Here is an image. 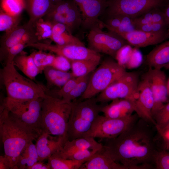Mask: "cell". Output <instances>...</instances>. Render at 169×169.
Returning a JSON list of instances; mask_svg holds the SVG:
<instances>
[{
	"mask_svg": "<svg viewBox=\"0 0 169 169\" xmlns=\"http://www.w3.org/2000/svg\"><path fill=\"white\" fill-rule=\"evenodd\" d=\"M25 9L29 17V22H35L44 17L50 10L53 4L50 0H23Z\"/></svg>",
	"mask_w": 169,
	"mask_h": 169,
	"instance_id": "cb8c5ba5",
	"label": "cell"
},
{
	"mask_svg": "<svg viewBox=\"0 0 169 169\" xmlns=\"http://www.w3.org/2000/svg\"><path fill=\"white\" fill-rule=\"evenodd\" d=\"M43 71L47 89L53 86L60 88L69 79L74 77L72 72L63 71L51 66L46 67Z\"/></svg>",
	"mask_w": 169,
	"mask_h": 169,
	"instance_id": "d4e9b609",
	"label": "cell"
},
{
	"mask_svg": "<svg viewBox=\"0 0 169 169\" xmlns=\"http://www.w3.org/2000/svg\"><path fill=\"white\" fill-rule=\"evenodd\" d=\"M71 109L72 102L46 94L42 103L43 133L56 136L67 135V125Z\"/></svg>",
	"mask_w": 169,
	"mask_h": 169,
	"instance_id": "277c9868",
	"label": "cell"
},
{
	"mask_svg": "<svg viewBox=\"0 0 169 169\" xmlns=\"http://www.w3.org/2000/svg\"><path fill=\"white\" fill-rule=\"evenodd\" d=\"M12 116L2 104L0 108V135L4 156L8 160L10 169H16L18 158L31 142L41 135Z\"/></svg>",
	"mask_w": 169,
	"mask_h": 169,
	"instance_id": "7a4b0ae2",
	"label": "cell"
},
{
	"mask_svg": "<svg viewBox=\"0 0 169 169\" xmlns=\"http://www.w3.org/2000/svg\"><path fill=\"white\" fill-rule=\"evenodd\" d=\"M34 28L33 24L28 22L22 26H18L9 34L2 37L0 41V60H4L8 50L21 42L23 37Z\"/></svg>",
	"mask_w": 169,
	"mask_h": 169,
	"instance_id": "44dd1931",
	"label": "cell"
},
{
	"mask_svg": "<svg viewBox=\"0 0 169 169\" xmlns=\"http://www.w3.org/2000/svg\"><path fill=\"white\" fill-rule=\"evenodd\" d=\"M26 47L27 44L20 42L10 48L8 51L4 59L5 64L13 63L15 58Z\"/></svg>",
	"mask_w": 169,
	"mask_h": 169,
	"instance_id": "b9f144b4",
	"label": "cell"
},
{
	"mask_svg": "<svg viewBox=\"0 0 169 169\" xmlns=\"http://www.w3.org/2000/svg\"><path fill=\"white\" fill-rule=\"evenodd\" d=\"M63 0H50L52 3L54 5L55 4Z\"/></svg>",
	"mask_w": 169,
	"mask_h": 169,
	"instance_id": "c3c4849f",
	"label": "cell"
},
{
	"mask_svg": "<svg viewBox=\"0 0 169 169\" xmlns=\"http://www.w3.org/2000/svg\"><path fill=\"white\" fill-rule=\"evenodd\" d=\"M126 71L112 59H105L90 76L87 88L81 98H90L101 93Z\"/></svg>",
	"mask_w": 169,
	"mask_h": 169,
	"instance_id": "8992f818",
	"label": "cell"
},
{
	"mask_svg": "<svg viewBox=\"0 0 169 169\" xmlns=\"http://www.w3.org/2000/svg\"><path fill=\"white\" fill-rule=\"evenodd\" d=\"M132 20L135 27L138 26L152 23L169 24V23L161 8L149 10L132 18Z\"/></svg>",
	"mask_w": 169,
	"mask_h": 169,
	"instance_id": "4316f807",
	"label": "cell"
},
{
	"mask_svg": "<svg viewBox=\"0 0 169 169\" xmlns=\"http://www.w3.org/2000/svg\"><path fill=\"white\" fill-rule=\"evenodd\" d=\"M149 68L161 69L169 64V40L154 48L146 56L145 61Z\"/></svg>",
	"mask_w": 169,
	"mask_h": 169,
	"instance_id": "7402d4cb",
	"label": "cell"
},
{
	"mask_svg": "<svg viewBox=\"0 0 169 169\" xmlns=\"http://www.w3.org/2000/svg\"><path fill=\"white\" fill-rule=\"evenodd\" d=\"M0 169H10L9 161L4 155L0 156Z\"/></svg>",
	"mask_w": 169,
	"mask_h": 169,
	"instance_id": "bcb514c9",
	"label": "cell"
},
{
	"mask_svg": "<svg viewBox=\"0 0 169 169\" xmlns=\"http://www.w3.org/2000/svg\"><path fill=\"white\" fill-rule=\"evenodd\" d=\"M28 47L43 51H48L63 56L71 61L82 60H92L100 61L99 53L85 45L76 44L60 46L41 42L28 44Z\"/></svg>",
	"mask_w": 169,
	"mask_h": 169,
	"instance_id": "4fadbf2b",
	"label": "cell"
},
{
	"mask_svg": "<svg viewBox=\"0 0 169 169\" xmlns=\"http://www.w3.org/2000/svg\"><path fill=\"white\" fill-rule=\"evenodd\" d=\"M44 17L45 20L52 23L64 24L71 33L82 24L79 9L73 0H63L53 5Z\"/></svg>",
	"mask_w": 169,
	"mask_h": 169,
	"instance_id": "7c38bea8",
	"label": "cell"
},
{
	"mask_svg": "<svg viewBox=\"0 0 169 169\" xmlns=\"http://www.w3.org/2000/svg\"><path fill=\"white\" fill-rule=\"evenodd\" d=\"M164 0H108L103 14L124 15L132 18L153 8H161Z\"/></svg>",
	"mask_w": 169,
	"mask_h": 169,
	"instance_id": "30bf717a",
	"label": "cell"
},
{
	"mask_svg": "<svg viewBox=\"0 0 169 169\" xmlns=\"http://www.w3.org/2000/svg\"><path fill=\"white\" fill-rule=\"evenodd\" d=\"M103 147V144L97 142L94 138L82 137L70 141L67 140L62 149L53 155L66 159L79 150L85 149L100 150Z\"/></svg>",
	"mask_w": 169,
	"mask_h": 169,
	"instance_id": "d6986e66",
	"label": "cell"
},
{
	"mask_svg": "<svg viewBox=\"0 0 169 169\" xmlns=\"http://www.w3.org/2000/svg\"><path fill=\"white\" fill-rule=\"evenodd\" d=\"M21 14L14 15L2 9L0 12V31H4L5 35L10 33L18 26L21 20Z\"/></svg>",
	"mask_w": 169,
	"mask_h": 169,
	"instance_id": "4dcf8cb0",
	"label": "cell"
},
{
	"mask_svg": "<svg viewBox=\"0 0 169 169\" xmlns=\"http://www.w3.org/2000/svg\"><path fill=\"white\" fill-rule=\"evenodd\" d=\"M136 29L150 33L169 31V24L161 23H152L138 26Z\"/></svg>",
	"mask_w": 169,
	"mask_h": 169,
	"instance_id": "ab89813d",
	"label": "cell"
},
{
	"mask_svg": "<svg viewBox=\"0 0 169 169\" xmlns=\"http://www.w3.org/2000/svg\"><path fill=\"white\" fill-rule=\"evenodd\" d=\"M90 74L81 77L74 88L62 99L68 102H71L77 98L81 97L85 91L88 87L90 76Z\"/></svg>",
	"mask_w": 169,
	"mask_h": 169,
	"instance_id": "836d02e7",
	"label": "cell"
},
{
	"mask_svg": "<svg viewBox=\"0 0 169 169\" xmlns=\"http://www.w3.org/2000/svg\"><path fill=\"white\" fill-rule=\"evenodd\" d=\"M30 55L40 73L46 67L52 66L55 57V56L53 54L46 53L40 50L33 52Z\"/></svg>",
	"mask_w": 169,
	"mask_h": 169,
	"instance_id": "1f68e13d",
	"label": "cell"
},
{
	"mask_svg": "<svg viewBox=\"0 0 169 169\" xmlns=\"http://www.w3.org/2000/svg\"><path fill=\"white\" fill-rule=\"evenodd\" d=\"M50 39L56 44L60 46L72 44L85 45L78 38L73 36L68 31L59 34H52Z\"/></svg>",
	"mask_w": 169,
	"mask_h": 169,
	"instance_id": "e575fe53",
	"label": "cell"
},
{
	"mask_svg": "<svg viewBox=\"0 0 169 169\" xmlns=\"http://www.w3.org/2000/svg\"><path fill=\"white\" fill-rule=\"evenodd\" d=\"M13 63L31 80H35L36 76L40 73L30 54L29 55L18 54L14 59Z\"/></svg>",
	"mask_w": 169,
	"mask_h": 169,
	"instance_id": "484cf974",
	"label": "cell"
},
{
	"mask_svg": "<svg viewBox=\"0 0 169 169\" xmlns=\"http://www.w3.org/2000/svg\"><path fill=\"white\" fill-rule=\"evenodd\" d=\"M139 81L137 72L126 71L100 93L96 98V100L98 102L105 103L117 99H125L132 102L136 107L137 91Z\"/></svg>",
	"mask_w": 169,
	"mask_h": 169,
	"instance_id": "52a82bcc",
	"label": "cell"
},
{
	"mask_svg": "<svg viewBox=\"0 0 169 169\" xmlns=\"http://www.w3.org/2000/svg\"><path fill=\"white\" fill-rule=\"evenodd\" d=\"M164 68L166 69L169 70V64L166 65Z\"/></svg>",
	"mask_w": 169,
	"mask_h": 169,
	"instance_id": "681fc988",
	"label": "cell"
},
{
	"mask_svg": "<svg viewBox=\"0 0 169 169\" xmlns=\"http://www.w3.org/2000/svg\"><path fill=\"white\" fill-rule=\"evenodd\" d=\"M51 169H78L85 162L65 159L52 155L48 159Z\"/></svg>",
	"mask_w": 169,
	"mask_h": 169,
	"instance_id": "f546056e",
	"label": "cell"
},
{
	"mask_svg": "<svg viewBox=\"0 0 169 169\" xmlns=\"http://www.w3.org/2000/svg\"><path fill=\"white\" fill-rule=\"evenodd\" d=\"M33 25L39 42L42 40L50 39L53 33L52 23L42 18L35 22Z\"/></svg>",
	"mask_w": 169,
	"mask_h": 169,
	"instance_id": "d6a6232c",
	"label": "cell"
},
{
	"mask_svg": "<svg viewBox=\"0 0 169 169\" xmlns=\"http://www.w3.org/2000/svg\"><path fill=\"white\" fill-rule=\"evenodd\" d=\"M100 151L90 149H84L74 152L66 159L78 161H87L94 154Z\"/></svg>",
	"mask_w": 169,
	"mask_h": 169,
	"instance_id": "60d3db41",
	"label": "cell"
},
{
	"mask_svg": "<svg viewBox=\"0 0 169 169\" xmlns=\"http://www.w3.org/2000/svg\"><path fill=\"white\" fill-rule=\"evenodd\" d=\"M77 6L81 17V26L90 30L99 26V17L104 13L108 0H73Z\"/></svg>",
	"mask_w": 169,
	"mask_h": 169,
	"instance_id": "9a60e30c",
	"label": "cell"
},
{
	"mask_svg": "<svg viewBox=\"0 0 169 169\" xmlns=\"http://www.w3.org/2000/svg\"><path fill=\"white\" fill-rule=\"evenodd\" d=\"M52 23L53 24L52 34H59L68 31L66 26L63 24L59 23Z\"/></svg>",
	"mask_w": 169,
	"mask_h": 169,
	"instance_id": "ee69618b",
	"label": "cell"
},
{
	"mask_svg": "<svg viewBox=\"0 0 169 169\" xmlns=\"http://www.w3.org/2000/svg\"><path fill=\"white\" fill-rule=\"evenodd\" d=\"M137 92L136 113L140 118L155 126L156 124L151 115L154 105L153 95L148 80L144 76L139 81Z\"/></svg>",
	"mask_w": 169,
	"mask_h": 169,
	"instance_id": "2e32d148",
	"label": "cell"
},
{
	"mask_svg": "<svg viewBox=\"0 0 169 169\" xmlns=\"http://www.w3.org/2000/svg\"><path fill=\"white\" fill-rule=\"evenodd\" d=\"M51 66L63 71L68 72L71 69V61L63 56L57 55Z\"/></svg>",
	"mask_w": 169,
	"mask_h": 169,
	"instance_id": "7bdbcfd3",
	"label": "cell"
},
{
	"mask_svg": "<svg viewBox=\"0 0 169 169\" xmlns=\"http://www.w3.org/2000/svg\"><path fill=\"white\" fill-rule=\"evenodd\" d=\"M109 104L103 106L101 112L105 116L112 119H122L131 116L136 112L135 105L131 101L117 99L111 101Z\"/></svg>",
	"mask_w": 169,
	"mask_h": 169,
	"instance_id": "ffe728a7",
	"label": "cell"
},
{
	"mask_svg": "<svg viewBox=\"0 0 169 169\" xmlns=\"http://www.w3.org/2000/svg\"><path fill=\"white\" fill-rule=\"evenodd\" d=\"M52 136L45 133H42L36 140L35 144L39 157V161L48 159L56 153L59 151L68 140L67 135L59 136L54 139Z\"/></svg>",
	"mask_w": 169,
	"mask_h": 169,
	"instance_id": "ac0fdd59",
	"label": "cell"
},
{
	"mask_svg": "<svg viewBox=\"0 0 169 169\" xmlns=\"http://www.w3.org/2000/svg\"><path fill=\"white\" fill-rule=\"evenodd\" d=\"M0 79L5 88L6 101H22L46 95L45 87L19 73L13 63L6 64L0 70Z\"/></svg>",
	"mask_w": 169,
	"mask_h": 169,
	"instance_id": "3957f363",
	"label": "cell"
},
{
	"mask_svg": "<svg viewBox=\"0 0 169 169\" xmlns=\"http://www.w3.org/2000/svg\"><path fill=\"white\" fill-rule=\"evenodd\" d=\"M1 7L5 12L14 15L21 14L25 9L23 0H1Z\"/></svg>",
	"mask_w": 169,
	"mask_h": 169,
	"instance_id": "d590c367",
	"label": "cell"
},
{
	"mask_svg": "<svg viewBox=\"0 0 169 169\" xmlns=\"http://www.w3.org/2000/svg\"><path fill=\"white\" fill-rule=\"evenodd\" d=\"M44 98L22 101H6L3 100L2 104L9 110L12 116L41 134L42 103Z\"/></svg>",
	"mask_w": 169,
	"mask_h": 169,
	"instance_id": "ba28073f",
	"label": "cell"
},
{
	"mask_svg": "<svg viewBox=\"0 0 169 169\" xmlns=\"http://www.w3.org/2000/svg\"><path fill=\"white\" fill-rule=\"evenodd\" d=\"M124 38L131 46L135 48L157 45L169 38V31L150 33L139 30L117 33Z\"/></svg>",
	"mask_w": 169,
	"mask_h": 169,
	"instance_id": "e0dca14e",
	"label": "cell"
},
{
	"mask_svg": "<svg viewBox=\"0 0 169 169\" xmlns=\"http://www.w3.org/2000/svg\"><path fill=\"white\" fill-rule=\"evenodd\" d=\"M139 118L136 113L130 116L122 119H112L99 115L89 131L84 137L110 139L121 134Z\"/></svg>",
	"mask_w": 169,
	"mask_h": 169,
	"instance_id": "9c48e42d",
	"label": "cell"
},
{
	"mask_svg": "<svg viewBox=\"0 0 169 169\" xmlns=\"http://www.w3.org/2000/svg\"><path fill=\"white\" fill-rule=\"evenodd\" d=\"M28 169H51V168L48 163H44L43 161H38L29 167Z\"/></svg>",
	"mask_w": 169,
	"mask_h": 169,
	"instance_id": "f6af8a7d",
	"label": "cell"
},
{
	"mask_svg": "<svg viewBox=\"0 0 169 169\" xmlns=\"http://www.w3.org/2000/svg\"><path fill=\"white\" fill-rule=\"evenodd\" d=\"M156 127L161 128L169 123V101L153 116Z\"/></svg>",
	"mask_w": 169,
	"mask_h": 169,
	"instance_id": "74e56055",
	"label": "cell"
},
{
	"mask_svg": "<svg viewBox=\"0 0 169 169\" xmlns=\"http://www.w3.org/2000/svg\"><path fill=\"white\" fill-rule=\"evenodd\" d=\"M100 62L92 60L72 61L71 72L74 77H80L86 76L95 69Z\"/></svg>",
	"mask_w": 169,
	"mask_h": 169,
	"instance_id": "f1b7e54d",
	"label": "cell"
},
{
	"mask_svg": "<svg viewBox=\"0 0 169 169\" xmlns=\"http://www.w3.org/2000/svg\"><path fill=\"white\" fill-rule=\"evenodd\" d=\"M87 40L89 48L99 53L105 54L114 58L120 49L128 44L118 34L110 31L104 32L99 26L90 30Z\"/></svg>",
	"mask_w": 169,
	"mask_h": 169,
	"instance_id": "8fae6325",
	"label": "cell"
},
{
	"mask_svg": "<svg viewBox=\"0 0 169 169\" xmlns=\"http://www.w3.org/2000/svg\"><path fill=\"white\" fill-rule=\"evenodd\" d=\"M39 161V157L35 144L31 142L19 156L16 169H28Z\"/></svg>",
	"mask_w": 169,
	"mask_h": 169,
	"instance_id": "83f0119b",
	"label": "cell"
},
{
	"mask_svg": "<svg viewBox=\"0 0 169 169\" xmlns=\"http://www.w3.org/2000/svg\"><path fill=\"white\" fill-rule=\"evenodd\" d=\"M97 102L94 97L82 101H72V109L67 128L69 140L84 137L89 131L101 112L103 106Z\"/></svg>",
	"mask_w": 169,
	"mask_h": 169,
	"instance_id": "5b68a950",
	"label": "cell"
},
{
	"mask_svg": "<svg viewBox=\"0 0 169 169\" xmlns=\"http://www.w3.org/2000/svg\"><path fill=\"white\" fill-rule=\"evenodd\" d=\"M129 44H126L117 52L115 58L117 62L125 69L132 54L133 49Z\"/></svg>",
	"mask_w": 169,
	"mask_h": 169,
	"instance_id": "f35d334b",
	"label": "cell"
},
{
	"mask_svg": "<svg viewBox=\"0 0 169 169\" xmlns=\"http://www.w3.org/2000/svg\"><path fill=\"white\" fill-rule=\"evenodd\" d=\"M154 126L139 118L117 137L105 139L102 151L130 169L153 168V157L157 150Z\"/></svg>",
	"mask_w": 169,
	"mask_h": 169,
	"instance_id": "6da1fadb",
	"label": "cell"
},
{
	"mask_svg": "<svg viewBox=\"0 0 169 169\" xmlns=\"http://www.w3.org/2000/svg\"><path fill=\"white\" fill-rule=\"evenodd\" d=\"M153 165L156 169H169V150H157L154 154Z\"/></svg>",
	"mask_w": 169,
	"mask_h": 169,
	"instance_id": "8d00e7d4",
	"label": "cell"
},
{
	"mask_svg": "<svg viewBox=\"0 0 169 169\" xmlns=\"http://www.w3.org/2000/svg\"><path fill=\"white\" fill-rule=\"evenodd\" d=\"M166 87L168 96L169 99V78L167 80Z\"/></svg>",
	"mask_w": 169,
	"mask_h": 169,
	"instance_id": "7dc6e473",
	"label": "cell"
},
{
	"mask_svg": "<svg viewBox=\"0 0 169 169\" xmlns=\"http://www.w3.org/2000/svg\"><path fill=\"white\" fill-rule=\"evenodd\" d=\"M144 76L148 80L153 95L154 105L151 111L153 118L169 101L166 87L167 79L166 74L161 69L151 68H149Z\"/></svg>",
	"mask_w": 169,
	"mask_h": 169,
	"instance_id": "5bb4252c",
	"label": "cell"
},
{
	"mask_svg": "<svg viewBox=\"0 0 169 169\" xmlns=\"http://www.w3.org/2000/svg\"><path fill=\"white\" fill-rule=\"evenodd\" d=\"M80 169H130L118 163L105 154L102 149L84 163Z\"/></svg>",
	"mask_w": 169,
	"mask_h": 169,
	"instance_id": "603a6c76",
	"label": "cell"
}]
</instances>
